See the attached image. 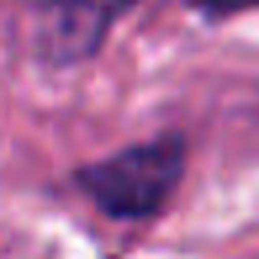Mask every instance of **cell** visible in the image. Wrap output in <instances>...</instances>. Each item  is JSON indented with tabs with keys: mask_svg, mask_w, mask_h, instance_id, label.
I'll list each match as a JSON object with an SVG mask.
<instances>
[{
	"mask_svg": "<svg viewBox=\"0 0 259 259\" xmlns=\"http://www.w3.org/2000/svg\"><path fill=\"white\" fill-rule=\"evenodd\" d=\"M127 0H37L32 6V42L42 64H85L111 32Z\"/></svg>",
	"mask_w": 259,
	"mask_h": 259,
	"instance_id": "cell-2",
	"label": "cell"
},
{
	"mask_svg": "<svg viewBox=\"0 0 259 259\" xmlns=\"http://www.w3.org/2000/svg\"><path fill=\"white\" fill-rule=\"evenodd\" d=\"M180 175H185V143L180 138H154V143L122 148L111 159H96L85 169H74V185L106 217L143 222V217H159V206L175 196Z\"/></svg>",
	"mask_w": 259,
	"mask_h": 259,
	"instance_id": "cell-1",
	"label": "cell"
},
{
	"mask_svg": "<svg viewBox=\"0 0 259 259\" xmlns=\"http://www.w3.org/2000/svg\"><path fill=\"white\" fill-rule=\"evenodd\" d=\"M185 6L206 11V16H238V11H254L259 0H185Z\"/></svg>",
	"mask_w": 259,
	"mask_h": 259,
	"instance_id": "cell-3",
	"label": "cell"
}]
</instances>
